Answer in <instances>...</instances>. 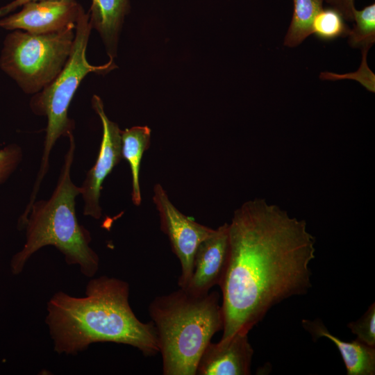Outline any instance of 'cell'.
I'll return each instance as SVG.
<instances>
[{
  "mask_svg": "<svg viewBox=\"0 0 375 375\" xmlns=\"http://www.w3.org/2000/svg\"><path fill=\"white\" fill-rule=\"evenodd\" d=\"M229 257L219 287L223 335L249 333L274 306L312 287L315 238L306 222L264 199L241 205L228 224Z\"/></svg>",
  "mask_w": 375,
  "mask_h": 375,
  "instance_id": "1",
  "label": "cell"
},
{
  "mask_svg": "<svg viewBox=\"0 0 375 375\" xmlns=\"http://www.w3.org/2000/svg\"><path fill=\"white\" fill-rule=\"evenodd\" d=\"M129 285L114 277L91 278L85 296L59 291L47 302L45 323L59 354L76 356L95 342L133 347L145 356L159 352L156 330L151 321H140L129 301Z\"/></svg>",
  "mask_w": 375,
  "mask_h": 375,
  "instance_id": "2",
  "label": "cell"
},
{
  "mask_svg": "<svg viewBox=\"0 0 375 375\" xmlns=\"http://www.w3.org/2000/svg\"><path fill=\"white\" fill-rule=\"evenodd\" d=\"M69 147L56 187L48 200L34 201L19 220V228H26V242L11 260L14 274H20L32 255L45 246H53L68 265H76L85 276L93 278L99 269V258L90 247L92 237L81 225L76 215V197L81 188L71 178L75 151L72 133L68 136Z\"/></svg>",
  "mask_w": 375,
  "mask_h": 375,
  "instance_id": "3",
  "label": "cell"
},
{
  "mask_svg": "<svg viewBox=\"0 0 375 375\" xmlns=\"http://www.w3.org/2000/svg\"><path fill=\"white\" fill-rule=\"evenodd\" d=\"M219 299L217 291L198 296L180 288L150 303L149 314L156 330L163 374H196L205 348L223 330Z\"/></svg>",
  "mask_w": 375,
  "mask_h": 375,
  "instance_id": "4",
  "label": "cell"
},
{
  "mask_svg": "<svg viewBox=\"0 0 375 375\" xmlns=\"http://www.w3.org/2000/svg\"><path fill=\"white\" fill-rule=\"evenodd\" d=\"M92 29L89 14L84 10L76 22L72 48L65 65L50 83L35 94L30 102L36 115L47 118L40 168L31 196L33 199L48 172L50 152L56 142L61 136L72 133L74 124L68 117V109L80 83L90 73L106 74L117 67L112 59L99 66L88 61L86 49Z\"/></svg>",
  "mask_w": 375,
  "mask_h": 375,
  "instance_id": "5",
  "label": "cell"
},
{
  "mask_svg": "<svg viewBox=\"0 0 375 375\" xmlns=\"http://www.w3.org/2000/svg\"><path fill=\"white\" fill-rule=\"evenodd\" d=\"M76 26L34 34L13 30L6 37L0 67L27 94H36L50 83L70 54Z\"/></svg>",
  "mask_w": 375,
  "mask_h": 375,
  "instance_id": "6",
  "label": "cell"
},
{
  "mask_svg": "<svg viewBox=\"0 0 375 375\" xmlns=\"http://www.w3.org/2000/svg\"><path fill=\"white\" fill-rule=\"evenodd\" d=\"M153 201L159 212L160 228L168 237L172 250L180 262L178 285L184 289L191 278L197 249L214 229L196 222L180 212L160 183L153 188Z\"/></svg>",
  "mask_w": 375,
  "mask_h": 375,
  "instance_id": "7",
  "label": "cell"
},
{
  "mask_svg": "<svg viewBox=\"0 0 375 375\" xmlns=\"http://www.w3.org/2000/svg\"><path fill=\"white\" fill-rule=\"evenodd\" d=\"M92 106L101 119L103 135L99 153L94 166L88 172L80 187L84 201L83 214L94 219L101 216L99 198L102 184L113 168L122 159L121 130L106 116L101 98L94 95Z\"/></svg>",
  "mask_w": 375,
  "mask_h": 375,
  "instance_id": "8",
  "label": "cell"
},
{
  "mask_svg": "<svg viewBox=\"0 0 375 375\" xmlns=\"http://www.w3.org/2000/svg\"><path fill=\"white\" fill-rule=\"evenodd\" d=\"M84 9L76 0H47L29 2L18 12L0 19V27L44 34L76 26Z\"/></svg>",
  "mask_w": 375,
  "mask_h": 375,
  "instance_id": "9",
  "label": "cell"
},
{
  "mask_svg": "<svg viewBox=\"0 0 375 375\" xmlns=\"http://www.w3.org/2000/svg\"><path fill=\"white\" fill-rule=\"evenodd\" d=\"M229 257L228 223H224L203 240L197 249L191 278L184 288L194 295H204L220 285Z\"/></svg>",
  "mask_w": 375,
  "mask_h": 375,
  "instance_id": "10",
  "label": "cell"
},
{
  "mask_svg": "<svg viewBox=\"0 0 375 375\" xmlns=\"http://www.w3.org/2000/svg\"><path fill=\"white\" fill-rule=\"evenodd\" d=\"M253 354L246 333H237L216 343L210 342L200 357L196 374H250Z\"/></svg>",
  "mask_w": 375,
  "mask_h": 375,
  "instance_id": "11",
  "label": "cell"
},
{
  "mask_svg": "<svg viewBox=\"0 0 375 375\" xmlns=\"http://www.w3.org/2000/svg\"><path fill=\"white\" fill-rule=\"evenodd\" d=\"M303 328L313 339L324 337L337 347L344 361L347 375H374L375 374V347L357 338L351 342L342 340L331 333L319 319L302 320Z\"/></svg>",
  "mask_w": 375,
  "mask_h": 375,
  "instance_id": "12",
  "label": "cell"
},
{
  "mask_svg": "<svg viewBox=\"0 0 375 375\" xmlns=\"http://www.w3.org/2000/svg\"><path fill=\"white\" fill-rule=\"evenodd\" d=\"M129 10V0H91L90 23L100 34L110 59L116 56L119 34Z\"/></svg>",
  "mask_w": 375,
  "mask_h": 375,
  "instance_id": "13",
  "label": "cell"
},
{
  "mask_svg": "<svg viewBox=\"0 0 375 375\" xmlns=\"http://www.w3.org/2000/svg\"><path fill=\"white\" fill-rule=\"evenodd\" d=\"M122 155L129 164L132 176L131 199L134 205L141 203L140 187V162L144 152L149 149L151 129L147 126H136L121 131Z\"/></svg>",
  "mask_w": 375,
  "mask_h": 375,
  "instance_id": "14",
  "label": "cell"
},
{
  "mask_svg": "<svg viewBox=\"0 0 375 375\" xmlns=\"http://www.w3.org/2000/svg\"><path fill=\"white\" fill-rule=\"evenodd\" d=\"M323 2L324 0H293V15L284 38V46L295 47L312 34V22L323 8Z\"/></svg>",
  "mask_w": 375,
  "mask_h": 375,
  "instance_id": "15",
  "label": "cell"
},
{
  "mask_svg": "<svg viewBox=\"0 0 375 375\" xmlns=\"http://www.w3.org/2000/svg\"><path fill=\"white\" fill-rule=\"evenodd\" d=\"M355 24L349 29V44L353 48L369 49L375 42V3L353 10Z\"/></svg>",
  "mask_w": 375,
  "mask_h": 375,
  "instance_id": "16",
  "label": "cell"
},
{
  "mask_svg": "<svg viewBox=\"0 0 375 375\" xmlns=\"http://www.w3.org/2000/svg\"><path fill=\"white\" fill-rule=\"evenodd\" d=\"M345 21L335 9L331 7L322 8L313 20L312 33L324 41L347 37L350 28Z\"/></svg>",
  "mask_w": 375,
  "mask_h": 375,
  "instance_id": "17",
  "label": "cell"
},
{
  "mask_svg": "<svg viewBox=\"0 0 375 375\" xmlns=\"http://www.w3.org/2000/svg\"><path fill=\"white\" fill-rule=\"evenodd\" d=\"M351 333L357 339L367 345L375 347V304L373 303L356 322L348 324Z\"/></svg>",
  "mask_w": 375,
  "mask_h": 375,
  "instance_id": "18",
  "label": "cell"
},
{
  "mask_svg": "<svg viewBox=\"0 0 375 375\" xmlns=\"http://www.w3.org/2000/svg\"><path fill=\"white\" fill-rule=\"evenodd\" d=\"M21 156L19 148L8 147L0 150V182L13 170Z\"/></svg>",
  "mask_w": 375,
  "mask_h": 375,
  "instance_id": "19",
  "label": "cell"
},
{
  "mask_svg": "<svg viewBox=\"0 0 375 375\" xmlns=\"http://www.w3.org/2000/svg\"><path fill=\"white\" fill-rule=\"evenodd\" d=\"M355 0H324L330 7L338 10L346 21H353Z\"/></svg>",
  "mask_w": 375,
  "mask_h": 375,
  "instance_id": "20",
  "label": "cell"
},
{
  "mask_svg": "<svg viewBox=\"0 0 375 375\" xmlns=\"http://www.w3.org/2000/svg\"><path fill=\"white\" fill-rule=\"evenodd\" d=\"M47 1V0H14L6 5L0 7V17H3L10 15L17 8L22 7L24 4L33 2V1Z\"/></svg>",
  "mask_w": 375,
  "mask_h": 375,
  "instance_id": "21",
  "label": "cell"
}]
</instances>
